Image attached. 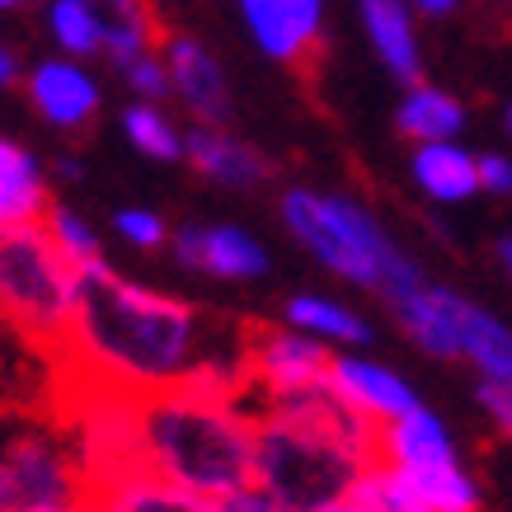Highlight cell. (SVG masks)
Listing matches in <instances>:
<instances>
[{
  "label": "cell",
  "mask_w": 512,
  "mask_h": 512,
  "mask_svg": "<svg viewBox=\"0 0 512 512\" xmlns=\"http://www.w3.org/2000/svg\"><path fill=\"white\" fill-rule=\"evenodd\" d=\"M466 104L456 99L451 90H442V85H423V80H414V85H404L400 94V109H395V127H400V137H409L414 146L419 141H451L466 132Z\"/></svg>",
  "instance_id": "7402d4cb"
},
{
  "label": "cell",
  "mask_w": 512,
  "mask_h": 512,
  "mask_svg": "<svg viewBox=\"0 0 512 512\" xmlns=\"http://www.w3.org/2000/svg\"><path fill=\"white\" fill-rule=\"evenodd\" d=\"M282 325H292L296 334H311V339H320L325 348H334V353H348V348L372 343V320L357 311V306H348L339 296H325V292L287 296Z\"/></svg>",
  "instance_id": "ffe728a7"
},
{
  "label": "cell",
  "mask_w": 512,
  "mask_h": 512,
  "mask_svg": "<svg viewBox=\"0 0 512 512\" xmlns=\"http://www.w3.org/2000/svg\"><path fill=\"white\" fill-rule=\"evenodd\" d=\"M47 207H52V184L43 160L24 141L0 137V231L43 221Z\"/></svg>",
  "instance_id": "d6986e66"
},
{
  "label": "cell",
  "mask_w": 512,
  "mask_h": 512,
  "mask_svg": "<svg viewBox=\"0 0 512 512\" xmlns=\"http://www.w3.org/2000/svg\"><path fill=\"white\" fill-rule=\"evenodd\" d=\"M80 174H85V165H80L76 156H62V160H57V179H71V184H76Z\"/></svg>",
  "instance_id": "e575fe53"
},
{
  "label": "cell",
  "mask_w": 512,
  "mask_h": 512,
  "mask_svg": "<svg viewBox=\"0 0 512 512\" xmlns=\"http://www.w3.org/2000/svg\"><path fill=\"white\" fill-rule=\"evenodd\" d=\"M118 76L127 80V90L137 94V99H156V104H165V99H170V66H165V57H160V47H156V52H141V57H132Z\"/></svg>",
  "instance_id": "f1b7e54d"
},
{
  "label": "cell",
  "mask_w": 512,
  "mask_h": 512,
  "mask_svg": "<svg viewBox=\"0 0 512 512\" xmlns=\"http://www.w3.org/2000/svg\"><path fill=\"white\" fill-rule=\"evenodd\" d=\"M123 137L127 146L146 160H160V165H174V160H184V132L174 123L165 104L156 99H132L123 109Z\"/></svg>",
  "instance_id": "d4e9b609"
},
{
  "label": "cell",
  "mask_w": 512,
  "mask_h": 512,
  "mask_svg": "<svg viewBox=\"0 0 512 512\" xmlns=\"http://www.w3.org/2000/svg\"><path fill=\"white\" fill-rule=\"evenodd\" d=\"M184 160L207 184H221V188H259L273 179V165L264 160V151L240 141L226 127L198 123L193 132H184Z\"/></svg>",
  "instance_id": "e0dca14e"
},
{
  "label": "cell",
  "mask_w": 512,
  "mask_h": 512,
  "mask_svg": "<svg viewBox=\"0 0 512 512\" xmlns=\"http://www.w3.org/2000/svg\"><path fill=\"white\" fill-rule=\"evenodd\" d=\"M24 94H29V109L57 132H85L104 104V90L90 66L80 57H62V52L33 62V71L24 76Z\"/></svg>",
  "instance_id": "9c48e42d"
},
{
  "label": "cell",
  "mask_w": 512,
  "mask_h": 512,
  "mask_svg": "<svg viewBox=\"0 0 512 512\" xmlns=\"http://www.w3.org/2000/svg\"><path fill=\"white\" fill-rule=\"evenodd\" d=\"M15 80H19V57L5 43H0V90H10Z\"/></svg>",
  "instance_id": "836d02e7"
},
{
  "label": "cell",
  "mask_w": 512,
  "mask_h": 512,
  "mask_svg": "<svg viewBox=\"0 0 512 512\" xmlns=\"http://www.w3.org/2000/svg\"><path fill=\"white\" fill-rule=\"evenodd\" d=\"M376 456L390 461L395 470H404V475H419V470L461 461V451H456V437H451L447 419L433 414L428 404H414L409 414L381 423V433H376Z\"/></svg>",
  "instance_id": "5bb4252c"
},
{
  "label": "cell",
  "mask_w": 512,
  "mask_h": 512,
  "mask_svg": "<svg viewBox=\"0 0 512 512\" xmlns=\"http://www.w3.org/2000/svg\"><path fill=\"white\" fill-rule=\"evenodd\" d=\"M90 498V475L62 428L33 419L0 423V512H47Z\"/></svg>",
  "instance_id": "8992f818"
},
{
  "label": "cell",
  "mask_w": 512,
  "mask_h": 512,
  "mask_svg": "<svg viewBox=\"0 0 512 512\" xmlns=\"http://www.w3.org/2000/svg\"><path fill=\"white\" fill-rule=\"evenodd\" d=\"M141 466L207 498L254 484V404L207 386H170L137 400Z\"/></svg>",
  "instance_id": "3957f363"
},
{
  "label": "cell",
  "mask_w": 512,
  "mask_h": 512,
  "mask_svg": "<svg viewBox=\"0 0 512 512\" xmlns=\"http://www.w3.org/2000/svg\"><path fill=\"white\" fill-rule=\"evenodd\" d=\"M104 29V57L123 71L132 57L141 52H156L160 47V19L151 0H85Z\"/></svg>",
  "instance_id": "44dd1931"
},
{
  "label": "cell",
  "mask_w": 512,
  "mask_h": 512,
  "mask_svg": "<svg viewBox=\"0 0 512 512\" xmlns=\"http://www.w3.org/2000/svg\"><path fill=\"white\" fill-rule=\"evenodd\" d=\"M508 132H512V99H508Z\"/></svg>",
  "instance_id": "f35d334b"
},
{
  "label": "cell",
  "mask_w": 512,
  "mask_h": 512,
  "mask_svg": "<svg viewBox=\"0 0 512 512\" xmlns=\"http://www.w3.org/2000/svg\"><path fill=\"white\" fill-rule=\"evenodd\" d=\"M160 57L170 66V94L184 104L198 123L207 127H226L231 123V80L221 71L217 52L193 38V33H165L160 38Z\"/></svg>",
  "instance_id": "30bf717a"
},
{
  "label": "cell",
  "mask_w": 512,
  "mask_h": 512,
  "mask_svg": "<svg viewBox=\"0 0 512 512\" xmlns=\"http://www.w3.org/2000/svg\"><path fill=\"white\" fill-rule=\"evenodd\" d=\"M498 264L508 268V278H512V235H503V240H498Z\"/></svg>",
  "instance_id": "d590c367"
},
{
  "label": "cell",
  "mask_w": 512,
  "mask_h": 512,
  "mask_svg": "<svg viewBox=\"0 0 512 512\" xmlns=\"http://www.w3.org/2000/svg\"><path fill=\"white\" fill-rule=\"evenodd\" d=\"M19 5H29V0H0V10H19Z\"/></svg>",
  "instance_id": "74e56055"
},
{
  "label": "cell",
  "mask_w": 512,
  "mask_h": 512,
  "mask_svg": "<svg viewBox=\"0 0 512 512\" xmlns=\"http://www.w3.org/2000/svg\"><path fill=\"white\" fill-rule=\"evenodd\" d=\"M113 231L132 249H170V221L151 212V207H118L113 212Z\"/></svg>",
  "instance_id": "83f0119b"
},
{
  "label": "cell",
  "mask_w": 512,
  "mask_h": 512,
  "mask_svg": "<svg viewBox=\"0 0 512 512\" xmlns=\"http://www.w3.org/2000/svg\"><path fill=\"white\" fill-rule=\"evenodd\" d=\"M357 19H362V33L390 80H400V85L423 80L419 15L409 0H357Z\"/></svg>",
  "instance_id": "2e32d148"
},
{
  "label": "cell",
  "mask_w": 512,
  "mask_h": 512,
  "mask_svg": "<svg viewBox=\"0 0 512 512\" xmlns=\"http://www.w3.org/2000/svg\"><path fill=\"white\" fill-rule=\"evenodd\" d=\"M343 512H433V508L423 503V494L414 489V480L404 470H395L390 461L376 456L372 466L357 475Z\"/></svg>",
  "instance_id": "cb8c5ba5"
},
{
  "label": "cell",
  "mask_w": 512,
  "mask_h": 512,
  "mask_svg": "<svg viewBox=\"0 0 512 512\" xmlns=\"http://www.w3.org/2000/svg\"><path fill=\"white\" fill-rule=\"evenodd\" d=\"M235 10L268 62L301 66L325 38V0H235Z\"/></svg>",
  "instance_id": "8fae6325"
},
{
  "label": "cell",
  "mask_w": 512,
  "mask_h": 512,
  "mask_svg": "<svg viewBox=\"0 0 512 512\" xmlns=\"http://www.w3.org/2000/svg\"><path fill=\"white\" fill-rule=\"evenodd\" d=\"M329 362H334V348H325L311 334H296L292 325L249 329V395H259V404L320 390L329 381Z\"/></svg>",
  "instance_id": "52a82bcc"
},
{
  "label": "cell",
  "mask_w": 512,
  "mask_h": 512,
  "mask_svg": "<svg viewBox=\"0 0 512 512\" xmlns=\"http://www.w3.org/2000/svg\"><path fill=\"white\" fill-rule=\"evenodd\" d=\"M475 165H480V193H489V198H512V156L484 151V156H475Z\"/></svg>",
  "instance_id": "4dcf8cb0"
},
{
  "label": "cell",
  "mask_w": 512,
  "mask_h": 512,
  "mask_svg": "<svg viewBox=\"0 0 512 512\" xmlns=\"http://www.w3.org/2000/svg\"><path fill=\"white\" fill-rule=\"evenodd\" d=\"M339 512H343V508H339Z\"/></svg>",
  "instance_id": "ab89813d"
},
{
  "label": "cell",
  "mask_w": 512,
  "mask_h": 512,
  "mask_svg": "<svg viewBox=\"0 0 512 512\" xmlns=\"http://www.w3.org/2000/svg\"><path fill=\"white\" fill-rule=\"evenodd\" d=\"M217 508L221 512H292V508H282L268 489H259V484H245V489H235V494L217 498Z\"/></svg>",
  "instance_id": "1f68e13d"
},
{
  "label": "cell",
  "mask_w": 512,
  "mask_h": 512,
  "mask_svg": "<svg viewBox=\"0 0 512 512\" xmlns=\"http://www.w3.org/2000/svg\"><path fill=\"white\" fill-rule=\"evenodd\" d=\"M47 512H94V508H90V498H85V503H71V508H47Z\"/></svg>",
  "instance_id": "8d00e7d4"
},
{
  "label": "cell",
  "mask_w": 512,
  "mask_h": 512,
  "mask_svg": "<svg viewBox=\"0 0 512 512\" xmlns=\"http://www.w3.org/2000/svg\"><path fill=\"white\" fill-rule=\"evenodd\" d=\"M47 235H52V245L62 249L66 259L76 268L94 264V259H104V240H99V231H94L90 217H80L76 207H66V202H52L43 217Z\"/></svg>",
  "instance_id": "4316f807"
},
{
  "label": "cell",
  "mask_w": 512,
  "mask_h": 512,
  "mask_svg": "<svg viewBox=\"0 0 512 512\" xmlns=\"http://www.w3.org/2000/svg\"><path fill=\"white\" fill-rule=\"evenodd\" d=\"M409 5H414V15L419 19H442V15H451L461 0H409Z\"/></svg>",
  "instance_id": "d6a6232c"
},
{
  "label": "cell",
  "mask_w": 512,
  "mask_h": 512,
  "mask_svg": "<svg viewBox=\"0 0 512 512\" xmlns=\"http://www.w3.org/2000/svg\"><path fill=\"white\" fill-rule=\"evenodd\" d=\"M395 320L409 334V343L428 357H456L461 362V325H466L470 296L456 292V287H442V282H419L409 296H400L395 306Z\"/></svg>",
  "instance_id": "4fadbf2b"
},
{
  "label": "cell",
  "mask_w": 512,
  "mask_h": 512,
  "mask_svg": "<svg viewBox=\"0 0 512 512\" xmlns=\"http://www.w3.org/2000/svg\"><path fill=\"white\" fill-rule=\"evenodd\" d=\"M376 428L329 386L254 409V484L292 512H339L376 461Z\"/></svg>",
  "instance_id": "7a4b0ae2"
},
{
  "label": "cell",
  "mask_w": 512,
  "mask_h": 512,
  "mask_svg": "<svg viewBox=\"0 0 512 512\" xmlns=\"http://www.w3.org/2000/svg\"><path fill=\"white\" fill-rule=\"evenodd\" d=\"M174 264L217 282H259L268 273V249L231 221H188L170 231Z\"/></svg>",
  "instance_id": "ba28073f"
},
{
  "label": "cell",
  "mask_w": 512,
  "mask_h": 512,
  "mask_svg": "<svg viewBox=\"0 0 512 512\" xmlns=\"http://www.w3.org/2000/svg\"><path fill=\"white\" fill-rule=\"evenodd\" d=\"M90 508L94 512H221L217 498L193 494L184 484L160 480L146 466L118 470L90 484Z\"/></svg>",
  "instance_id": "9a60e30c"
},
{
  "label": "cell",
  "mask_w": 512,
  "mask_h": 512,
  "mask_svg": "<svg viewBox=\"0 0 512 512\" xmlns=\"http://www.w3.org/2000/svg\"><path fill=\"white\" fill-rule=\"evenodd\" d=\"M461 362H470L480 381H512V325L470 301L461 325Z\"/></svg>",
  "instance_id": "603a6c76"
},
{
  "label": "cell",
  "mask_w": 512,
  "mask_h": 512,
  "mask_svg": "<svg viewBox=\"0 0 512 512\" xmlns=\"http://www.w3.org/2000/svg\"><path fill=\"white\" fill-rule=\"evenodd\" d=\"M475 400H480V409L494 419V428L512 442V381H480L475 386Z\"/></svg>",
  "instance_id": "f546056e"
},
{
  "label": "cell",
  "mask_w": 512,
  "mask_h": 512,
  "mask_svg": "<svg viewBox=\"0 0 512 512\" xmlns=\"http://www.w3.org/2000/svg\"><path fill=\"white\" fill-rule=\"evenodd\" d=\"M76 273L43 221L0 231V325L57 353L76 311Z\"/></svg>",
  "instance_id": "5b68a950"
},
{
  "label": "cell",
  "mask_w": 512,
  "mask_h": 512,
  "mask_svg": "<svg viewBox=\"0 0 512 512\" xmlns=\"http://www.w3.org/2000/svg\"><path fill=\"white\" fill-rule=\"evenodd\" d=\"M409 179L419 184L423 198L442 202V207L470 202L480 193V165H475V151L461 146V137L419 141V146L409 151Z\"/></svg>",
  "instance_id": "ac0fdd59"
},
{
  "label": "cell",
  "mask_w": 512,
  "mask_h": 512,
  "mask_svg": "<svg viewBox=\"0 0 512 512\" xmlns=\"http://www.w3.org/2000/svg\"><path fill=\"white\" fill-rule=\"evenodd\" d=\"M57 353L80 386L123 395L207 386L249 395V329H235L165 287L127 278L109 259L76 273V311Z\"/></svg>",
  "instance_id": "6da1fadb"
},
{
  "label": "cell",
  "mask_w": 512,
  "mask_h": 512,
  "mask_svg": "<svg viewBox=\"0 0 512 512\" xmlns=\"http://www.w3.org/2000/svg\"><path fill=\"white\" fill-rule=\"evenodd\" d=\"M43 19L62 57H80V62L104 57V29H99V19H94V10L85 0H47Z\"/></svg>",
  "instance_id": "484cf974"
},
{
  "label": "cell",
  "mask_w": 512,
  "mask_h": 512,
  "mask_svg": "<svg viewBox=\"0 0 512 512\" xmlns=\"http://www.w3.org/2000/svg\"><path fill=\"white\" fill-rule=\"evenodd\" d=\"M282 226L292 231V240L315 264L334 273L339 282L357 287V292H376L386 306H395L400 296H409L428 273L419 259L390 240L376 212H367L348 193H329V188L292 184L278 202Z\"/></svg>",
  "instance_id": "277c9868"
},
{
  "label": "cell",
  "mask_w": 512,
  "mask_h": 512,
  "mask_svg": "<svg viewBox=\"0 0 512 512\" xmlns=\"http://www.w3.org/2000/svg\"><path fill=\"white\" fill-rule=\"evenodd\" d=\"M325 386L334 390L348 409H357L362 419H372L376 428H381V423H390V419H400V414H409L414 404H423L419 390L409 386L395 367L376 362V357H362L357 348L334 353Z\"/></svg>",
  "instance_id": "7c38bea8"
}]
</instances>
